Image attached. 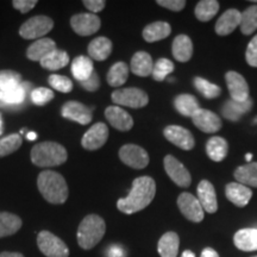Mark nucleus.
Wrapping results in <instances>:
<instances>
[{
  "mask_svg": "<svg viewBox=\"0 0 257 257\" xmlns=\"http://www.w3.org/2000/svg\"><path fill=\"white\" fill-rule=\"evenodd\" d=\"M156 194L155 180L150 176H141L134 180L127 197L117 201V207L125 214H134L144 210L154 200Z\"/></svg>",
  "mask_w": 257,
  "mask_h": 257,
  "instance_id": "f257e3e1",
  "label": "nucleus"
},
{
  "mask_svg": "<svg viewBox=\"0 0 257 257\" xmlns=\"http://www.w3.org/2000/svg\"><path fill=\"white\" fill-rule=\"evenodd\" d=\"M37 187L42 197L53 205L64 204L68 199V186L60 173L43 170L37 179Z\"/></svg>",
  "mask_w": 257,
  "mask_h": 257,
  "instance_id": "f03ea898",
  "label": "nucleus"
},
{
  "mask_svg": "<svg viewBox=\"0 0 257 257\" xmlns=\"http://www.w3.org/2000/svg\"><path fill=\"white\" fill-rule=\"evenodd\" d=\"M106 232V224L98 214H88L81 220L79 225L78 234V244L80 248L89 250L98 244L104 237Z\"/></svg>",
  "mask_w": 257,
  "mask_h": 257,
  "instance_id": "7ed1b4c3",
  "label": "nucleus"
},
{
  "mask_svg": "<svg viewBox=\"0 0 257 257\" xmlns=\"http://www.w3.org/2000/svg\"><path fill=\"white\" fill-rule=\"evenodd\" d=\"M31 162L37 167L61 166L68 159L66 148L56 142H42L31 149Z\"/></svg>",
  "mask_w": 257,
  "mask_h": 257,
  "instance_id": "20e7f679",
  "label": "nucleus"
},
{
  "mask_svg": "<svg viewBox=\"0 0 257 257\" xmlns=\"http://www.w3.org/2000/svg\"><path fill=\"white\" fill-rule=\"evenodd\" d=\"M37 245L47 257H69V249L62 239L49 231H41L37 236Z\"/></svg>",
  "mask_w": 257,
  "mask_h": 257,
  "instance_id": "39448f33",
  "label": "nucleus"
},
{
  "mask_svg": "<svg viewBox=\"0 0 257 257\" xmlns=\"http://www.w3.org/2000/svg\"><path fill=\"white\" fill-rule=\"evenodd\" d=\"M54 28L53 19L47 16H35L28 19L19 29V35L25 40H37L46 36Z\"/></svg>",
  "mask_w": 257,
  "mask_h": 257,
  "instance_id": "423d86ee",
  "label": "nucleus"
},
{
  "mask_svg": "<svg viewBox=\"0 0 257 257\" xmlns=\"http://www.w3.org/2000/svg\"><path fill=\"white\" fill-rule=\"evenodd\" d=\"M112 101L118 106H126L131 108H142L149 102V96L143 89L124 88L114 91L111 94Z\"/></svg>",
  "mask_w": 257,
  "mask_h": 257,
  "instance_id": "0eeeda50",
  "label": "nucleus"
},
{
  "mask_svg": "<svg viewBox=\"0 0 257 257\" xmlns=\"http://www.w3.org/2000/svg\"><path fill=\"white\" fill-rule=\"evenodd\" d=\"M119 159L124 165L134 169H143L149 165V155L142 147L125 144L119 150Z\"/></svg>",
  "mask_w": 257,
  "mask_h": 257,
  "instance_id": "6e6552de",
  "label": "nucleus"
},
{
  "mask_svg": "<svg viewBox=\"0 0 257 257\" xmlns=\"http://www.w3.org/2000/svg\"><path fill=\"white\" fill-rule=\"evenodd\" d=\"M178 207L186 219L191 220L193 223H200V221L204 220V208L199 202L198 198L194 197L191 193L185 192L179 195Z\"/></svg>",
  "mask_w": 257,
  "mask_h": 257,
  "instance_id": "1a4fd4ad",
  "label": "nucleus"
},
{
  "mask_svg": "<svg viewBox=\"0 0 257 257\" xmlns=\"http://www.w3.org/2000/svg\"><path fill=\"white\" fill-rule=\"evenodd\" d=\"M163 163H165L166 173L168 174L170 180H172L176 186L184 188L191 186V173L188 172L187 168H186L179 160H176L175 157L172 155H167L165 157Z\"/></svg>",
  "mask_w": 257,
  "mask_h": 257,
  "instance_id": "9d476101",
  "label": "nucleus"
},
{
  "mask_svg": "<svg viewBox=\"0 0 257 257\" xmlns=\"http://www.w3.org/2000/svg\"><path fill=\"white\" fill-rule=\"evenodd\" d=\"M72 29L79 36H91L100 29L101 21L96 15L79 14L70 19Z\"/></svg>",
  "mask_w": 257,
  "mask_h": 257,
  "instance_id": "9b49d317",
  "label": "nucleus"
},
{
  "mask_svg": "<svg viewBox=\"0 0 257 257\" xmlns=\"http://www.w3.org/2000/svg\"><path fill=\"white\" fill-rule=\"evenodd\" d=\"M225 80H226L227 89L230 92L231 99L234 101L243 102L248 100L249 96V85L243 75L239 73L230 70L225 74Z\"/></svg>",
  "mask_w": 257,
  "mask_h": 257,
  "instance_id": "f8f14e48",
  "label": "nucleus"
},
{
  "mask_svg": "<svg viewBox=\"0 0 257 257\" xmlns=\"http://www.w3.org/2000/svg\"><path fill=\"white\" fill-rule=\"evenodd\" d=\"M61 114L66 119L76 121V123L81 125H87L92 121L93 113L92 110L88 106L83 105L82 102L70 100L67 101L66 104L62 106L61 110Z\"/></svg>",
  "mask_w": 257,
  "mask_h": 257,
  "instance_id": "ddd939ff",
  "label": "nucleus"
},
{
  "mask_svg": "<svg viewBox=\"0 0 257 257\" xmlns=\"http://www.w3.org/2000/svg\"><path fill=\"white\" fill-rule=\"evenodd\" d=\"M163 135L169 141L180 149L192 150L195 146L193 135L187 128L179 126V125H169L163 130Z\"/></svg>",
  "mask_w": 257,
  "mask_h": 257,
  "instance_id": "4468645a",
  "label": "nucleus"
},
{
  "mask_svg": "<svg viewBox=\"0 0 257 257\" xmlns=\"http://www.w3.org/2000/svg\"><path fill=\"white\" fill-rule=\"evenodd\" d=\"M108 128L104 123H96L83 135L81 146L86 150H98L107 142Z\"/></svg>",
  "mask_w": 257,
  "mask_h": 257,
  "instance_id": "2eb2a0df",
  "label": "nucleus"
},
{
  "mask_svg": "<svg viewBox=\"0 0 257 257\" xmlns=\"http://www.w3.org/2000/svg\"><path fill=\"white\" fill-rule=\"evenodd\" d=\"M192 120L199 130L206 134H214L220 130L221 119L218 115L210 110L199 108L194 114L192 115Z\"/></svg>",
  "mask_w": 257,
  "mask_h": 257,
  "instance_id": "dca6fc26",
  "label": "nucleus"
},
{
  "mask_svg": "<svg viewBox=\"0 0 257 257\" xmlns=\"http://www.w3.org/2000/svg\"><path fill=\"white\" fill-rule=\"evenodd\" d=\"M198 200L207 213H216L218 210V201L216 189L208 180H202L198 185Z\"/></svg>",
  "mask_w": 257,
  "mask_h": 257,
  "instance_id": "f3484780",
  "label": "nucleus"
},
{
  "mask_svg": "<svg viewBox=\"0 0 257 257\" xmlns=\"http://www.w3.org/2000/svg\"><path fill=\"white\" fill-rule=\"evenodd\" d=\"M105 117L112 126L119 131H128L134 126L133 117L119 106H108L105 110Z\"/></svg>",
  "mask_w": 257,
  "mask_h": 257,
  "instance_id": "a211bd4d",
  "label": "nucleus"
},
{
  "mask_svg": "<svg viewBox=\"0 0 257 257\" xmlns=\"http://www.w3.org/2000/svg\"><path fill=\"white\" fill-rule=\"evenodd\" d=\"M225 195L234 206L244 207L249 204L252 197V191L248 186H244L239 182H231L225 187Z\"/></svg>",
  "mask_w": 257,
  "mask_h": 257,
  "instance_id": "6ab92c4d",
  "label": "nucleus"
},
{
  "mask_svg": "<svg viewBox=\"0 0 257 257\" xmlns=\"http://www.w3.org/2000/svg\"><path fill=\"white\" fill-rule=\"evenodd\" d=\"M240 17H242V12H239L236 9H230L225 11L216 23L217 35H219V36L230 35L234 29L240 25Z\"/></svg>",
  "mask_w": 257,
  "mask_h": 257,
  "instance_id": "aec40b11",
  "label": "nucleus"
},
{
  "mask_svg": "<svg viewBox=\"0 0 257 257\" xmlns=\"http://www.w3.org/2000/svg\"><path fill=\"white\" fill-rule=\"evenodd\" d=\"M252 105L253 102L250 98L248 100L243 102L234 101L231 99V100L224 102L223 107H221V114H223V117L226 118L227 120L238 121L240 118H242L243 114L248 113V112L251 110Z\"/></svg>",
  "mask_w": 257,
  "mask_h": 257,
  "instance_id": "412c9836",
  "label": "nucleus"
},
{
  "mask_svg": "<svg viewBox=\"0 0 257 257\" xmlns=\"http://www.w3.org/2000/svg\"><path fill=\"white\" fill-rule=\"evenodd\" d=\"M233 243L242 251H255L257 250V227L238 230L233 236Z\"/></svg>",
  "mask_w": 257,
  "mask_h": 257,
  "instance_id": "4be33fe9",
  "label": "nucleus"
},
{
  "mask_svg": "<svg viewBox=\"0 0 257 257\" xmlns=\"http://www.w3.org/2000/svg\"><path fill=\"white\" fill-rule=\"evenodd\" d=\"M173 56L179 62H188L193 56V42L187 35H179L174 38L172 46Z\"/></svg>",
  "mask_w": 257,
  "mask_h": 257,
  "instance_id": "5701e85b",
  "label": "nucleus"
},
{
  "mask_svg": "<svg viewBox=\"0 0 257 257\" xmlns=\"http://www.w3.org/2000/svg\"><path fill=\"white\" fill-rule=\"evenodd\" d=\"M56 50V43L51 38H41L35 43H32L27 50V56L29 60L35 62H41L51 51Z\"/></svg>",
  "mask_w": 257,
  "mask_h": 257,
  "instance_id": "b1692460",
  "label": "nucleus"
},
{
  "mask_svg": "<svg viewBox=\"0 0 257 257\" xmlns=\"http://www.w3.org/2000/svg\"><path fill=\"white\" fill-rule=\"evenodd\" d=\"M130 68L131 72L137 76L146 78V76L152 75L154 68L152 56L146 51H138L131 59Z\"/></svg>",
  "mask_w": 257,
  "mask_h": 257,
  "instance_id": "393cba45",
  "label": "nucleus"
},
{
  "mask_svg": "<svg viewBox=\"0 0 257 257\" xmlns=\"http://www.w3.org/2000/svg\"><path fill=\"white\" fill-rule=\"evenodd\" d=\"M179 245L180 238L178 233L166 232L161 237L157 244V250H159V255L161 257H176L179 253Z\"/></svg>",
  "mask_w": 257,
  "mask_h": 257,
  "instance_id": "a878e982",
  "label": "nucleus"
},
{
  "mask_svg": "<svg viewBox=\"0 0 257 257\" xmlns=\"http://www.w3.org/2000/svg\"><path fill=\"white\" fill-rule=\"evenodd\" d=\"M112 53V42L107 37H96L88 44V55L91 60L105 61Z\"/></svg>",
  "mask_w": 257,
  "mask_h": 257,
  "instance_id": "bb28decb",
  "label": "nucleus"
},
{
  "mask_svg": "<svg viewBox=\"0 0 257 257\" xmlns=\"http://www.w3.org/2000/svg\"><path fill=\"white\" fill-rule=\"evenodd\" d=\"M172 34V28L167 22H155L148 24L143 30V38L149 43L165 40Z\"/></svg>",
  "mask_w": 257,
  "mask_h": 257,
  "instance_id": "cd10ccee",
  "label": "nucleus"
},
{
  "mask_svg": "<svg viewBox=\"0 0 257 257\" xmlns=\"http://www.w3.org/2000/svg\"><path fill=\"white\" fill-rule=\"evenodd\" d=\"M206 153L212 161L221 162L229 153V144L223 137H211L206 143Z\"/></svg>",
  "mask_w": 257,
  "mask_h": 257,
  "instance_id": "c85d7f7f",
  "label": "nucleus"
},
{
  "mask_svg": "<svg viewBox=\"0 0 257 257\" xmlns=\"http://www.w3.org/2000/svg\"><path fill=\"white\" fill-rule=\"evenodd\" d=\"M94 72L92 60L87 56H78L72 62V74L79 82L86 81Z\"/></svg>",
  "mask_w": 257,
  "mask_h": 257,
  "instance_id": "c756f323",
  "label": "nucleus"
},
{
  "mask_svg": "<svg viewBox=\"0 0 257 257\" xmlns=\"http://www.w3.org/2000/svg\"><path fill=\"white\" fill-rule=\"evenodd\" d=\"M22 219L10 212H0V238L12 236L22 227Z\"/></svg>",
  "mask_w": 257,
  "mask_h": 257,
  "instance_id": "7c9ffc66",
  "label": "nucleus"
},
{
  "mask_svg": "<svg viewBox=\"0 0 257 257\" xmlns=\"http://www.w3.org/2000/svg\"><path fill=\"white\" fill-rule=\"evenodd\" d=\"M174 106L176 111L180 114L185 115V117H191L197 112L200 106H199L198 99L192 94H180L175 98Z\"/></svg>",
  "mask_w": 257,
  "mask_h": 257,
  "instance_id": "2f4dec72",
  "label": "nucleus"
},
{
  "mask_svg": "<svg viewBox=\"0 0 257 257\" xmlns=\"http://www.w3.org/2000/svg\"><path fill=\"white\" fill-rule=\"evenodd\" d=\"M234 179L244 186L257 187V162H250L234 170Z\"/></svg>",
  "mask_w": 257,
  "mask_h": 257,
  "instance_id": "473e14b6",
  "label": "nucleus"
},
{
  "mask_svg": "<svg viewBox=\"0 0 257 257\" xmlns=\"http://www.w3.org/2000/svg\"><path fill=\"white\" fill-rule=\"evenodd\" d=\"M69 62V56L66 51L63 50H54L51 51L49 55H47L43 60L41 61V66L44 69L48 70H59L63 67H66Z\"/></svg>",
  "mask_w": 257,
  "mask_h": 257,
  "instance_id": "72a5a7b5",
  "label": "nucleus"
},
{
  "mask_svg": "<svg viewBox=\"0 0 257 257\" xmlns=\"http://www.w3.org/2000/svg\"><path fill=\"white\" fill-rule=\"evenodd\" d=\"M128 76V67L125 62H117L111 67L108 70L107 83L112 87H119L126 82Z\"/></svg>",
  "mask_w": 257,
  "mask_h": 257,
  "instance_id": "f704fd0d",
  "label": "nucleus"
},
{
  "mask_svg": "<svg viewBox=\"0 0 257 257\" xmlns=\"http://www.w3.org/2000/svg\"><path fill=\"white\" fill-rule=\"evenodd\" d=\"M219 11V3L217 0H201L195 6L194 14L200 22H210Z\"/></svg>",
  "mask_w": 257,
  "mask_h": 257,
  "instance_id": "c9c22d12",
  "label": "nucleus"
},
{
  "mask_svg": "<svg viewBox=\"0 0 257 257\" xmlns=\"http://www.w3.org/2000/svg\"><path fill=\"white\" fill-rule=\"evenodd\" d=\"M27 86L29 83H23L17 86V87L9 89V91L0 92V102L4 105H19L24 101L25 96H27Z\"/></svg>",
  "mask_w": 257,
  "mask_h": 257,
  "instance_id": "e433bc0d",
  "label": "nucleus"
},
{
  "mask_svg": "<svg viewBox=\"0 0 257 257\" xmlns=\"http://www.w3.org/2000/svg\"><path fill=\"white\" fill-rule=\"evenodd\" d=\"M239 27L243 35H251L257 30V5L249 6L242 12Z\"/></svg>",
  "mask_w": 257,
  "mask_h": 257,
  "instance_id": "4c0bfd02",
  "label": "nucleus"
},
{
  "mask_svg": "<svg viewBox=\"0 0 257 257\" xmlns=\"http://www.w3.org/2000/svg\"><path fill=\"white\" fill-rule=\"evenodd\" d=\"M194 86L197 91L206 99H216L220 95L221 88L216 83H212L208 80L202 78H194Z\"/></svg>",
  "mask_w": 257,
  "mask_h": 257,
  "instance_id": "58836bf2",
  "label": "nucleus"
},
{
  "mask_svg": "<svg viewBox=\"0 0 257 257\" xmlns=\"http://www.w3.org/2000/svg\"><path fill=\"white\" fill-rule=\"evenodd\" d=\"M22 143H23V140L18 134H12L2 138L0 140V157L8 156L10 154L17 152L22 147Z\"/></svg>",
  "mask_w": 257,
  "mask_h": 257,
  "instance_id": "ea45409f",
  "label": "nucleus"
},
{
  "mask_svg": "<svg viewBox=\"0 0 257 257\" xmlns=\"http://www.w3.org/2000/svg\"><path fill=\"white\" fill-rule=\"evenodd\" d=\"M22 83V76L14 70H2L0 72V92L9 91L17 87Z\"/></svg>",
  "mask_w": 257,
  "mask_h": 257,
  "instance_id": "a19ab883",
  "label": "nucleus"
},
{
  "mask_svg": "<svg viewBox=\"0 0 257 257\" xmlns=\"http://www.w3.org/2000/svg\"><path fill=\"white\" fill-rule=\"evenodd\" d=\"M174 70V63L168 59H160L154 64L153 78L155 81H163Z\"/></svg>",
  "mask_w": 257,
  "mask_h": 257,
  "instance_id": "79ce46f5",
  "label": "nucleus"
},
{
  "mask_svg": "<svg viewBox=\"0 0 257 257\" xmlns=\"http://www.w3.org/2000/svg\"><path fill=\"white\" fill-rule=\"evenodd\" d=\"M50 86L56 91L62 92V93H69L73 89V82L72 80L67 76L63 75H57V74H53L48 79Z\"/></svg>",
  "mask_w": 257,
  "mask_h": 257,
  "instance_id": "37998d69",
  "label": "nucleus"
},
{
  "mask_svg": "<svg viewBox=\"0 0 257 257\" xmlns=\"http://www.w3.org/2000/svg\"><path fill=\"white\" fill-rule=\"evenodd\" d=\"M54 99V92L49 88L40 87L31 92V100L35 105L43 106Z\"/></svg>",
  "mask_w": 257,
  "mask_h": 257,
  "instance_id": "c03bdc74",
  "label": "nucleus"
},
{
  "mask_svg": "<svg viewBox=\"0 0 257 257\" xmlns=\"http://www.w3.org/2000/svg\"><path fill=\"white\" fill-rule=\"evenodd\" d=\"M245 60L249 66L257 67V35L248 44L245 53Z\"/></svg>",
  "mask_w": 257,
  "mask_h": 257,
  "instance_id": "a18cd8bd",
  "label": "nucleus"
},
{
  "mask_svg": "<svg viewBox=\"0 0 257 257\" xmlns=\"http://www.w3.org/2000/svg\"><path fill=\"white\" fill-rule=\"evenodd\" d=\"M157 5L162 6V8L168 9L170 11L179 12L185 9L186 2L185 0H157Z\"/></svg>",
  "mask_w": 257,
  "mask_h": 257,
  "instance_id": "49530a36",
  "label": "nucleus"
},
{
  "mask_svg": "<svg viewBox=\"0 0 257 257\" xmlns=\"http://www.w3.org/2000/svg\"><path fill=\"white\" fill-rule=\"evenodd\" d=\"M80 85H81L86 91L95 92L98 91L99 87H100V79H99L98 74L94 72L87 80H86V81L80 82Z\"/></svg>",
  "mask_w": 257,
  "mask_h": 257,
  "instance_id": "de8ad7c7",
  "label": "nucleus"
},
{
  "mask_svg": "<svg viewBox=\"0 0 257 257\" xmlns=\"http://www.w3.org/2000/svg\"><path fill=\"white\" fill-rule=\"evenodd\" d=\"M12 5L22 14H28L37 5V2L36 0H15V2H12Z\"/></svg>",
  "mask_w": 257,
  "mask_h": 257,
  "instance_id": "09e8293b",
  "label": "nucleus"
},
{
  "mask_svg": "<svg viewBox=\"0 0 257 257\" xmlns=\"http://www.w3.org/2000/svg\"><path fill=\"white\" fill-rule=\"evenodd\" d=\"M83 5L94 15L105 9L106 2H104V0H83Z\"/></svg>",
  "mask_w": 257,
  "mask_h": 257,
  "instance_id": "8fccbe9b",
  "label": "nucleus"
},
{
  "mask_svg": "<svg viewBox=\"0 0 257 257\" xmlns=\"http://www.w3.org/2000/svg\"><path fill=\"white\" fill-rule=\"evenodd\" d=\"M108 257H123V250L119 246H111Z\"/></svg>",
  "mask_w": 257,
  "mask_h": 257,
  "instance_id": "3c124183",
  "label": "nucleus"
},
{
  "mask_svg": "<svg viewBox=\"0 0 257 257\" xmlns=\"http://www.w3.org/2000/svg\"><path fill=\"white\" fill-rule=\"evenodd\" d=\"M200 257H219V253L212 248H205L202 250Z\"/></svg>",
  "mask_w": 257,
  "mask_h": 257,
  "instance_id": "603ef678",
  "label": "nucleus"
},
{
  "mask_svg": "<svg viewBox=\"0 0 257 257\" xmlns=\"http://www.w3.org/2000/svg\"><path fill=\"white\" fill-rule=\"evenodd\" d=\"M0 257H24L23 253L21 252H11V251H4L0 253Z\"/></svg>",
  "mask_w": 257,
  "mask_h": 257,
  "instance_id": "864d4df0",
  "label": "nucleus"
},
{
  "mask_svg": "<svg viewBox=\"0 0 257 257\" xmlns=\"http://www.w3.org/2000/svg\"><path fill=\"white\" fill-rule=\"evenodd\" d=\"M181 257H195V255H194V252L191 251V250H185V251L182 252Z\"/></svg>",
  "mask_w": 257,
  "mask_h": 257,
  "instance_id": "5fc2aeb1",
  "label": "nucleus"
},
{
  "mask_svg": "<svg viewBox=\"0 0 257 257\" xmlns=\"http://www.w3.org/2000/svg\"><path fill=\"white\" fill-rule=\"evenodd\" d=\"M27 138L29 141H35L37 138V134L36 133H29V134H27Z\"/></svg>",
  "mask_w": 257,
  "mask_h": 257,
  "instance_id": "6e6d98bb",
  "label": "nucleus"
},
{
  "mask_svg": "<svg viewBox=\"0 0 257 257\" xmlns=\"http://www.w3.org/2000/svg\"><path fill=\"white\" fill-rule=\"evenodd\" d=\"M251 159H252V155H251V154H246V155H245V160L248 161V163L251 162Z\"/></svg>",
  "mask_w": 257,
  "mask_h": 257,
  "instance_id": "4d7b16f0",
  "label": "nucleus"
},
{
  "mask_svg": "<svg viewBox=\"0 0 257 257\" xmlns=\"http://www.w3.org/2000/svg\"><path fill=\"white\" fill-rule=\"evenodd\" d=\"M3 121H2V115H0V135H2L3 133Z\"/></svg>",
  "mask_w": 257,
  "mask_h": 257,
  "instance_id": "13d9d810",
  "label": "nucleus"
},
{
  "mask_svg": "<svg viewBox=\"0 0 257 257\" xmlns=\"http://www.w3.org/2000/svg\"><path fill=\"white\" fill-rule=\"evenodd\" d=\"M252 257H257V256H252Z\"/></svg>",
  "mask_w": 257,
  "mask_h": 257,
  "instance_id": "bf43d9fd",
  "label": "nucleus"
}]
</instances>
